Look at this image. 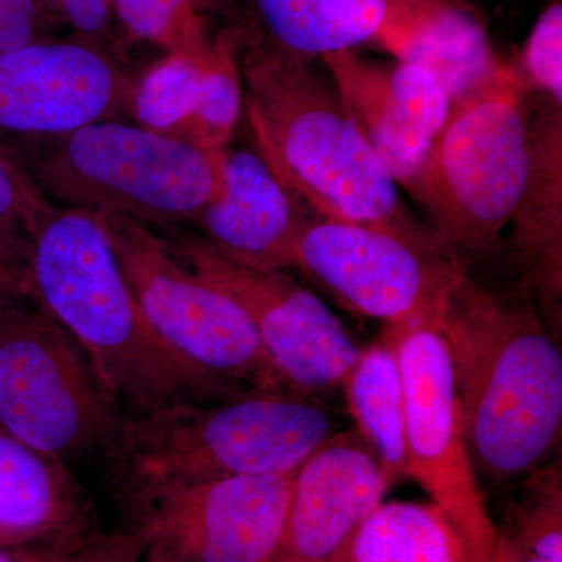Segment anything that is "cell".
<instances>
[{"label":"cell","mask_w":562,"mask_h":562,"mask_svg":"<svg viewBox=\"0 0 562 562\" xmlns=\"http://www.w3.org/2000/svg\"><path fill=\"white\" fill-rule=\"evenodd\" d=\"M528 90L541 92L557 109L562 105V3L553 0L539 14L514 63Z\"/></svg>","instance_id":"4316f807"},{"label":"cell","mask_w":562,"mask_h":562,"mask_svg":"<svg viewBox=\"0 0 562 562\" xmlns=\"http://www.w3.org/2000/svg\"><path fill=\"white\" fill-rule=\"evenodd\" d=\"M27 246L0 239V295L24 292Z\"/></svg>","instance_id":"1f68e13d"},{"label":"cell","mask_w":562,"mask_h":562,"mask_svg":"<svg viewBox=\"0 0 562 562\" xmlns=\"http://www.w3.org/2000/svg\"><path fill=\"white\" fill-rule=\"evenodd\" d=\"M395 342L406 413L408 476L430 495L471 562H501L487 509L462 436L452 361L436 316L384 328Z\"/></svg>","instance_id":"9c48e42d"},{"label":"cell","mask_w":562,"mask_h":562,"mask_svg":"<svg viewBox=\"0 0 562 562\" xmlns=\"http://www.w3.org/2000/svg\"><path fill=\"white\" fill-rule=\"evenodd\" d=\"M98 214L136 301L172 349L244 391L292 392L235 299L199 276L147 225Z\"/></svg>","instance_id":"ba28073f"},{"label":"cell","mask_w":562,"mask_h":562,"mask_svg":"<svg viewBox=\"0 0 562 562\" xmlns=\"http://www.w3.org/2000/svg\"><path fill=\"white\" fill-rule=\"evenodd\" d=\"M243 35L236 27L217 33L198 102L168 136L187 140L199 149L227 150L243 109Z\"/></svg>","instance_id":"603a6c76"},{"label":"cell","mask_w":562,"mask_h":562,"mask_svg":"<svg viewBox=\"0 0 562 562\" xmlns=\"http://www.w3.org/2000/svg\"><path fill=\"white\" fill-rule=\"evenodd\" d=\"M402 61L435 74L453 103L479 88L502 60L494 54L479 18L458 5Z\"/></svg>","instance_id":"cb8c5ba5"},{"label":"cell","mask_w":562,"mask_h":562,"mask_svg":"<svg viewBox=\"0 0 562 562\" xmlns=\"http://www.w3.org/2000/svg\"><path fill=\"white\" fill-rule=\"evenodd\" d=\"M38 3L77 36L109 46L111 27L116 20L111 0H38Z\"/></svg>","instance_id":"f546056e"},{"label":"cell","mask_w":562,"mask_h":562,"mask_svg":"<svg viewBox=\"0 0 562 562\" xmlns=\"http://www.w3.org/2000/svg\"><path fill=\"white\" fill-rule=\"evenodd\" d=\"M294 268L342 305L386 325L436 316L462 262L438 239L419 241L351 222L310 220Z\"/></svg>","instance_id":"30bf717a"},{"label":"cell","mask_w":562,"mask_h":562,"mask_svg":"<svg viewBox=\"0 0 562 562\" xmlns=\"http://www.w3.org/2000/svg\"><path fill=\"white\" fill-rule=\"evenodd\" d=\"M241 61L255 147L316 217L431 241L398 184L313 61L247 40Z\"/></svg>","instance_id":"3957f363"},{"label":"cell","mask_w":562,"mask_h":562,"mask_svg":"<svg viewBox=\"0 0 562 562\" xmlns=\"http://www.w3.org/2000/svg\"><path fill=\"white\" fill-rule=\"evenodd\" d=\"M357 431H339L299 465L273 562H336L390 490Z\"/></svg>","instance_id":"9a60e30c"},{"label":"cell","mask_w":562,"mask_h":562,"mask_svg":"<svg viewBox=\"0 0 562 562\" xmlns=\"http://www.w3.org/2000/svg\"><path fill=\"white\" fill-rule=\"evenodd\" d=\"M225 154L105 121L47 139L31 160L16 155L49 201L146 225L198 220L224 194Z\"/></svg>","instance_id":"8992f818"},{"label":"cell","mask_w":562,"mask_h":562,"mask_svg":"<svg viewBox=\"0 0 562 562\" xmlns=\"http://www.w3.org/2000/svg\"><path fill=\"white\" fill-rule=\"evenodd\" d=\"M138 76L77 36L0 52V136L55 138L131 114Z\"/></svg>","instance_id":"4fadbf2b"},{"label":"cell","mask_w":562,"mask_h":562,"mask_svg":"<svg viewBox=\"0 0 562 562\" xmlns=\"http://www.w3.org/2000/svg\"><path fill=\"white\" fill-rule=\"evenodd\" d=\"M258 38L286 57L314 61L375 46L402 61L460 3L453 0H249Z\"/></svg>","instance_id":"2e32d148"},{"label":"cell","mask_w":562,"mask_h":562,"mask_svg":"<svg viewBox=\"0 0 562 562\" xmlns=\"http://www.w3.org/2000/svg\"><path fill=\"white\" fill-rule=\"evenodd\" d=\"M91 498L69 465L0 428V546L66 550L94 531Z\"/></svg>","instance_id":"ac0fdd59"},{"label":"cell","mask_w":562,"mask_h":562,"mask_svg":"<svg viewBox=\"0 0 562 562\" xmlns=\"http://www.w3.org/2000/svg\"><path fill=\"white\" fill-rule=\"evenodd\" d=\"M114 16L132 38L154 44L165 54L209 58L213 40L206 14L220 0H111Z\"/></svg>","instance_id":"d4e9b609"},{"label":"cell","mask_w":562,"mask_h":562,"mask_svg":"<svg viewBox=\"0 0 562 562\" xmlns=\"http://www.w3.org/2000/svg\"><path fill=\"white\" fill-rule=\"evenodd\" d=\"M124 412L87 351L25 292L0 295V428L65 461L105 452Z\"/></svg>","instance_id":"52a82bcc"},{"label":"cell","mask_w":562,"mask_h":562,"mask_svg":"<svg viewBox=\"0 0 562 562\" xmlns=\"http://www.w3.org/2000/svg\"><path fill=\"white\" fill-rule=\"evenodd\" d=\"M509 227L524 288L554 333L562 305V113L552 103L532 113L527 180Z\"/></svg>","instance_id":"d6986e66"},{"label":"cell","mask_w":562,"mask_h":562,"mask_svg":"<svg viewBox=\"0 0 562 562\" xmlns=\"http://www.w3.org/2000/svg\"><path fill=\"white\" fill-rule=\"evenodd\" d=\"M55 552L60 550L46 546H0V562H43Z\"/></svg>","instance_id":"d6a6232c"},{"label":"cell","mask_w":562,"mask_h":562,"mask_svg":"<svg viewBox=\"0 0 562 562\" xmlns=\"http://www.w3.org/2000/svg\"><path fill=\"white\" fill-rule=\"evenodd\" d=\"M25 294L76 338L124 413L247 394L195 366L158 335L111 249L94 211L57 210L49 199L25 222Z\"/></svg>","instance_id":"6da1fadb"},{"label":"cell","mask_w":562,"mask_h":562,"mask_svg":"<svg viewBox=\"0 0 562 562\" xmlns=\"http://www.w3.org/2000/svg\"><path fill=\"white\" fill-rule=\"evenodd\" d=\"M531 116L530 90L503 60L450 106L413 199L458 260L497 255L527 180Z\"/></svg>","instance_id":"5b68a950"},{"label":"cell","mask_w":562,"mask_h":562,"mask_svg":"<svg viewBox=\"0 0 562 562\" xmlns=\"http://www.w3.org/2000/svg\"><path fill=\"white\" fill-rule=\"evenodd\" d=\"M339 431L338 417L317 397L254 391L125 413L102 454L128 502L183 484L294 472Z\"/></svg>","instance_id":"277c9868"},{"label":"cell","mask_w":562,"mask_h":562,"mask_svg":"<svg viewBox=\"0 0 562 562\" xmlns=\"http://www.w3.org/2000/svg\"><path fill=\"white\" fill-rule=\"evenodd\" d=\"M43 562H144V542L131 525L50 554Z\"/></svg>","instance_id":"f1b7e54d"},{"label":"cell","mask_w":562,"mask_h":562,"mask_svg":"<svg viewBox=\"0 0 562 562\" xmlns=\"http://www.w3.org/2000/svg\"><path fill=\"white\" fill-rule=\"evenodd\" d=\"M43 199L18 155L0 144V239L27 246L25 222Z\"/></svg>","instance_id":"83f0119b"},{"label":"cell","mask_w":562,"mask_h":562,"mask_svg":"<svg viewBox=\"0 0 562 562\" xmlns=\"http://www.w3.org/2000/svg\"><path fill=\"white\" fill-rule=\"evenodd\" d=\"M336 562H471L435 503L390 502L358 528Z\"/></svg>","instance_id":"44dd1931"},{"label":"cell","mask_w":562,"mask_h":562,"mask_svg":"<svg viewBox=\"0 0 562 562\" xmlns=\"http://www.w3.org/2000/svg\"><path fill=\"white\" fill-rule=\"evenodd\" d=\"M176 249L239 303L290 391L319 397L341 387L361 347L312 291L283 271L233 260L205 239H184Z\"/></svg>","instance_id":"7c38bea8"},{"label":"cell","mask_w":562,"mask_h":562,"mask_svg":"<svg viewBox=\"0 0 562 562\" xmlns=\"http://www.w3.org/2000/svg\"><path fill=\"white\" fill-rule=\"evenodd\" d=\"M54 22L38 0H0V52L50 40Z\"/></svg>","instance_id":"4dcf8cb0"},{"label":"cell","mask_w":562,"mask_h":562,"mask_svg":"<svg viewBox=\"0 0 562 562\" xmlns=\"http://www.w3.org/2000/svg\"><path fill=\"white\" fill-rule=\"evenodd\" d=\"M321 61L351 120L413 198L452 106L441 81L413 63L376 61L358 50L327 54Z\"/></svg>","instance_id":"5bb4252c"},{"label":"cell","mask_w":562,"mask_h":562,"mask_svg":"<svg viewBox=\"0 0 562 562\" xmlns=\"http://www.w3.org/2000/svg\"><path fill=\"white\" fill-rule=\"evenodd\" d=\"M209 61L172 54L155 61L136 80L133 120L147 131L171 135L194 109Z\"/></svg>","instance_id":"484cf974"},{"label":"cell","mask_w":562,"mask_h":562,"mask_svg":"<svg viewBox=\"0 0 562 562\" xmlns=\"http://www.w3.org/2000/svg\"><path fill=\"white\" fill-rule=\"evenodd\" d=\"M295 471L183 484L125 502L144 562L276 561Z\"/></svg>","instance_id":"8fae6325"},{"label":"cell","mask_w":562,"mask_h":562,"mask_svg":"<svg viewBox=\"0 0 562 562\" xmlns=\"http://www.w3.org/2000/svg\"><path fill=\"white\" fill-rule=\"evenodd\" d=\"M436 325L480 484L519 483L561 441L562 353L554 333L532 306L502 299L465 271L443 295Z\"/></svg>","instance_id":"7a4b0ae2"},{"label":"cell","mask_w":562,"mask_h":562,"mask_svg":"<svg viewBox=\"0 0 562 562\" xmlns=\"http://www.w3.org/2000/svg\"><path fill=\"white\" fill-rule=\"evenodd\" d=\"M357 435L371 450L387 482L408 476L406 460L405 390L397 349L384 330L368 349H361L341 383Z\"/></svg>","instance_id":"ffe728a7"},{"label":"cell","mask_w":562,"mask_h":562,"mask_svg":"<svg viewBox=\"0 0 562 562\" xmlns=\"http://www.w3.org/2000/svg\"><path fill=\"white\" fill-rule=\"evenodd\" d=\"M306 210L258 149L227 150L224 194L195 222L205 241L233 260L284 271L294 268Z\"/></svg>","instance_id":"e0dca14e"},{"label":"cell","mask_w":562,"mask_h":562,"mask_svg":"<svg viewBox=\"0 0 562 562\" xmlns=\"http://www.w3.org/2000/svg\"><path fill=\"white\" fill-rule=\"evenodd\" d=\"M516 484L519 490L494 522L501 562H562L561 462Z\"/></svg>","instance_id":"7402d4cb"}]
</instances>
